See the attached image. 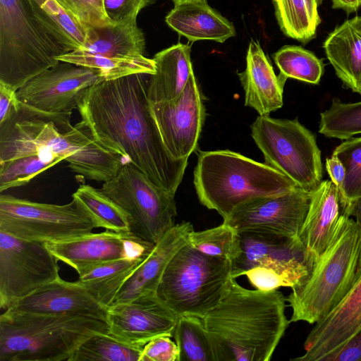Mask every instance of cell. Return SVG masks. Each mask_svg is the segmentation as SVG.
Returning a JSON list of instances; mask_svg holds the SVG:
<instances>
[{
	"label": "cell",
	"instance_id": "e575fe53",
	"mask_svg": "<svg viewBox=\"0 0 361 361\" xmlns=\"http://www.w3.org/2000/svg\"><path fill=\"white\" fill-rule=\"evenodd\" d=\"M273 58L280 71L279 76L285 81L293 78L318 85L324 72V59L300 46L286 45L276 51Z\"/></svg>",
	"mask_w": 361,
	"mask_h": 361
},
{
	"label": "cell",
	"instance_id": "d4e9b609",
	"mask_svg": "<svg viewBox=\"0 0 361 361\" xmlns=\"http://www.w3.org/2000/svg\"><path fill=\"white\" fill-rule=\"evenodd\" d=\"M156 71L149 75L147 96L151 104L171 101L178 97L193 72L190 47L178 43L157 53L153 58Z\"/></svg>",
	"mask_w": 361,
	"mask_h": 361
},
{
	"label": "cell",
	"instance_id": "f1b7e54d",
	"mask_svg": "<svg viewBox=\"0 0 361 361\" xmlns=\"http://www.w3.org/2000/svg\"><path fill=\"white\" fill-rule=\"evenodd\" d=\"M148 256L123 257L102 263L79 276L78 280L109 308L126 280Z\"/></svg>",
	"mask_w": 361,
	"mask_h": 361
},
{
	"label": "cell",
	"instance_id": "ab89813d",
	"mask_svg": "<svg viewBox=\"0 0 361 361\" xmlns=\"http://www.w3.org/2000/svg\"><path fill=\"white\" fill-rule=\"evenodd\" d=\"M59 162L39 154L25 156L0 163V192L27 184L38 174Z\"/></svg>",
	"mask_w": 361,
	"mask_h": 361
},
{
	"label": "cell",
	"instance_id": "4316f807",
	"mask_svg": "<svg viewBox=\"0 0 361 361\" xmlns=\"http://www.w3.org/2000/svg\"><path fill=\"white\" fill-rule=\"evenodd\" d=\"M145 38L137 20L102 27H87V39L81 51L108 56H144Z\"/></svg>",
	"mask_w": 361,
	"mask_h": 361
},
{
	"label": "cell",
	"instance_id": "7dc6e473",
	"mask_svg": "<svg viewBox=\"0 0 361 361\" xmlns=\"http://www.w3.org/2000/svg\"><path fill=\"white\" fill-rule=\"evenodd\" d=\"M334 9H342L347 13L356 12L361 7V0H331Z\"/></svg>",
	"mask_w": 361,
	"mask_h": 361
},
{
	"label": "cell",
	"instance_id": "6da1fadb",
	"mask_svg": "<svg viewBox=\"0 0 361 361\" xmlns=\"http://www.w3.org/2000/svg\"><path fill=\"white\" fill-rule=\"evenodd\" d=\"M149 77L137 73L95 84L77 109L95 142L175 196L188 159H173L163 142L147 96Z\"/></svg>",
	"mask_w": 361,
	"mask_h": 361
},
{
	"label": "cell",
	"instance_id": "2e32d148",
	"mask_svg": "<svg viewBox=\"0 0 361 361\" xmlns=\"http://www.w3.org/2000/svg\"><path fill=\"white\" fill-rule=\"evenodd\" d=\"M45 245L55 257L74 269L79 276L109 261L123 257L148 256L155 244L145 241L130 232L106 230Z\"/></svg>",
	"mask_w": 361,
	"mask_h": 361
},
{
	"label": "cell",
	"instance_id": "52a82bcc",
	"mask_svg": "<svg viewBox=\"0 0 361 361\" xmlns=\"http://www.w3.org/2000/svg\"><path fill=\"white\" fill-rule=\"evenodd\" d=\"M66 53L35 17L27 0H0V82L17 91Z\"/></svg>",
	"mask_w": 361,
	"mask_h": 361
},
{
	"label": "cell",
	"instance_id": "7402d4cb",
	"mask_svg": "<svg viewBox=\"0 0 361 361\" xmlns=\"http://www.w3.org/2000/svg\"><path fill=\"white\" fill-rule=\"evenodd\" d=\"M245 93V106L259 116H269L281 108L286 83L276 75L258 42L251 39L246 56V68L238 73Z\"/></svg>",
	"mask_w": 361,
	"mask_h": 361
},
{
	"label": "cell",
	"instance_id": "cb8c5ba5",
	"mask_svg": "<svg viewBox=\"0 0 361 361\" xmlns=\"http://www.w3.org/2000/svg\"><path fill=\"white\" fill-rule=\"evenodd\" d=\"M323 48L343 86L361 94V16L336 27Z\"/></svg>",
	"mask_w": 361,
	"mask_h": 361
},
{
	"label": "cell",
	"instance_id": "1f68e13d",
	"mask_svg": "<svg viewBox=\"0 0 361 361\" xmlns=\"http://www.w3.org/2000/svg\"><path fill=\"white\" fill-rule=\"evenodd\" d=\"M314 264L308 258H275L264 261L247 270L250 283L260 290L292 288L306 276Z\"/></svg>",
	"mask_w": 361,
	"mask_h": 361
},
{
	"label": "cell",
	"instance_id": "bcb514c9",
	"mask_svg": "<svg viewBox=\"0 0 361 361\" xmlns=\"http://www.w3.org/2000/svg\"><path fill=\"white\" fill-rule=\"evenodd\" d=\"M325 166L331 178V180L337 186L340 191L345 178V167L343 163L334 155L326 159Z\"/></svg>",
	"mask_w": 361,
	"mask_h": 361
},
{
	"label": "cell",
	"instance_id": "d6986e66",
	"mask_svg": "<svg viewBox=\"0 0 361 361\" xmlns=\"http://www.w3.org/2000/svg\"><path fill=\"white\" fill-rule=\"evenodd\" d=\"M8 309L105 319L108 312V307L99 302L79 280L71 282L61 277L16 301Z\"/></svg>",
	"mask_w": 361,
	"mask_h": 361
},
{
	"label": "cell",
	"instance_id": "4fadbf2b",
	"mask_svg": "<svg viewBox=\"0 0 361 361\" xmlns=\"http://www.w3.org/2000/svg\"><path fill=\"white\" fill-rule=\"evenodd\" d=\"M312 192L298 187L275 195L250 200L224 219L238 233H261L298 238L307 216Z\"/></svg>",
	"mask_w": 361,
	"mask_h": 361
},
{
	"label": "cell",
	"instance_id": "7c38bea8",
	"mask_svg": "<svg viewBox=\"0 0 361 361\" xmlns=\"http://www.w3.org/2000/svg\"><path fill=\"white\" fill-rule=\"evenodd\" d=\"M58 262L45 243L0 231L1 309L59 279Z\"/></svg>",
	"mask_w": 361,
	"mask_h": 361
},
{
	"label": "cell",
	"instance_id": "484cf974",
	"mask_svg": "<svg viewBox=\"0 0 361 361\" xmlns=\"http://www.w3.org/2000/svg\"><path fill=\"white\" fill-rule=\"evenodd\" d=\"M239 233L241 252L232 262L233 279L243 276L247 270L270 259L304 257L314 259L308 255L298 237L290 238L252 232Z\"/></svg>",
	"mask_w": 361,
	"mask_h": 361
},
{
	"label": "cell",
	"instance_id": "9c48e42d",
	"mask_svg": "<svg viewBox=\"0 0 361 361\" xmlns=\"http://www.w3.org/2000/svg\"><path fill=\"white\" fill-rule=\"evenodd\" d=\"M250 128L265 164L305 191L312 192L319 187L323 177L321 151L314 134L298 118L259 116Z\"/></svg>",
	"mask_w": 361,
	"mask_h": 361
},
{
	"label": "cell",
	"instance_id": "ba28073f",
	"mask_svg": "<svg viewBox=\"0 0 361 361\" xmlns=\"http://www.w3.org/2000/svg\"><path fill=\"white\" fill-rule=\"evenodd\" d=\"M232 262L207 255L188 243L169 262L157 286V297L177 316L202 318L226 294Z\"/></svg>",
	"mask_w": 361,
	"mask_h": 361
},
{
	"label": "cell",
	"instance_id": "9a60e30c",
	"mask_svg": "<svg viewBox=\"0 0 361 361\" xmlns=\"http://www.w3.org/2000/svg\"><path fill=\"white\" fill-rule=\"evenodd\" d=\"M150 106L169 153L175 159H188L197 149L206 116L194 73L178 97Z\"/></svg>",
	"mask_w": 361,
	"mask_h": 361
},
{
	"label": "cell",
	"instance_id": "d6a6232c",
	"mask_svg": "<svg viewBox=\"0 0 361 361\" xmlns=\"http://www.w3.org/2000/svg\"><path fill=\"white\" fill-rule=\"evenodd\" d=\"M90 216L97 228L114 232H130V221L126 212L101 190L81 184L72 195Z\"/></svg>",
	"mask_w": 361,
	"mask_h": 361
},
{
	"label": "cell",
	"instance_id": "7a4b0ae2",
	"mask_svg": "<svg viewBox=\"0 0 361 361\" xmlns=\"http://www.w3.org/2000/svg\"><path fill=\"white\" fill-rule=\"evenodd\" d=\"M71 114L45 112L20 102L18 111L0 124V163L39 154L66 161L83 179L105 182L114 178L124 159L95 142L82 121L73 126Z\"/></svg>",
	"mask_w": 361,
	"mask_h": 361
},
{
	"label": "cell",
	"instance_id": "8992f818",
	"mask_svg": "<svg viewBox=\"0 0 361 361\" xmlns=\"http://www.w3.org/2000/svg\"><path fill=\"white\" fill-rule=\"evenodd\" d=\"M361 273V227L348 217L336 238L317 258L308 274L286 298L290 322L313 324L348 294Z\"/></svg>",
	"mask_w": 361,
	"mask_h": 361
},
{
	"label": "cell",
	"instance_id": "681fc988",
	"mask_svg": "<svg viewBox=\"0 0 361 361\" xmlns=\"http://www.w3.org/2000/svg\"><path fill=\"white\" fill-rule=\"evenodd\" d=\"M171 1L174 3V4H176L178 3L189 1H192V0H171Z\"/></svg>",
	"mask_w": 361,
	"mask_h": 361
},
{
	"label": "cell",
	"instance_id": "44dd1931",
	"mask_svg": "<svg viewBox=\"0 0 361 361\" xmlns=\"http://www.w3.org/2000/svg\"><path fill=\"white\" fill-rule=\"evenodd\" d=\"M193 226L190 222L175 224L156 244L118 292L111 305L129 302L141 295L156 293L165 269L176 252L188 243Z\"/></svg>",
	"mask_w": 361,
	"mask_h": 361
},
{
	"label": "cell",
	"instance_id": "30bf717a",
	"mask_svg": "<svg viewBox=\"0 0 361 361\" xmlns=\"http://www.w3.org/2000/svg\"><path fill=\"white\" fill-rule=\"evenodd\" d=\"M100 190L126 212L130 232L139 238L156 244L175 225L174 196L130 163L124 164Z\"/></svg>",
	"mask_w": 361,
	"mask_h": 361
},
{
	"label": "cell",
	"instance_id": "277c9868",
	"mask_svg": "<svg viewBox=\"0 0 361 361\" xmlns=\"http://www.w3.org/2000/svg\"><path fill=\"white\" fill-rule=\"evenodd\" d=\"M109 331L105 319L7 309L0 315V361H68L87 338Z\"/></svg>",
	"mask_w": 361,
	"mask_h": 361
},
{
	"label": "cell",
	"instance_id": "ee69618b",
	"mask_svg": "<svg viewBox=\"0 0 361 361\" xmlns=\"http://www.w3.org/2000/svg\"><path fill=\"white\" fill-rule=\"evenodd\" d=\"M320 361H361V330Z\"/></svg>",
	"mask_w": 361,
	"mask_h": 361
},
{
	"label": "cell",
	"instance_id": "ffe728a7",
	"mask_svg": "<svg viewBox=\"0 0 361 361\" xmlns=\"http://www.w3.org/2000/svg\"><path fill=\"white\" fill-rule=\"evenodd\" d=\"M345 209L338 188L331 180H322L312 192L298 238L314 261L332 243L345 220L350 217Z\"/></svg>",
	"mask_w": 361,
	"mask_h": 361
},
{
	"label": "cell",
	"instance_id": "c3c4849f",
	"mask_svg": "<svg viewBox=\"0 0 361 361\" xmlns=\"http://www.w3.org/2000/svg\"><path fill=\"white\" fill-rule=\"evenodd\" d=\"M345 213L361 227V197L349 202L345 207Z\"/></svg>",
	"mask_w": 361,
	"mask_h": 361
},
{
	"label": "cell",
	"instance_id": "7bdbcfd3",
	"mask_svg": "<svg viewBox=\"0 0 361 361\" xmlns=\"http://www.w3.org/2000/svg\"><path fill=\"white\" fill-rule=\"evenodd\" d=\"M171 336L162 335L148 341L142 350L140 361H179V349Z\"/></svg>",
	"mask_w": 361,
	"mask_h": 361
},
{
	"label": "cell",
	"instance_id": "5b68a950",
	"mask_svg": "<svg viewBox=\"0 0 361 361\" xmlns=\"http://www.w3.org/2000/svg\"><path fill=\"white\" fill-rule=\"evenodd\" d=\"M193 183L200 202L228 218L254 198L289 192L295 183L264 163L228 150L200 151Z\"/></svg>",
	"mask_w": 361,
	"mask_h": 361
},
{
	"label": "cell",
	"instance_id": "f546056e",
	"mask_svg": "<svg viewBox=\"0 0 361 361\" xmlns=\"http://www.w3.org/2000/svg\"><path fill=\"white\" fill-rule=\"evenodd\" d=\"M275 16L282 32L307 44L317 36L321 23L318 7L322 0H272Z\"/></svg>",
	"mask_w": 361,
	"mask_h": 361
},
{
	"label": "cell",
	"instance_id": "74e56055",
	"mask_svg": "<svg viewBox=\"0 0 361 361\" xmlns=\"http://www.w3.org/2000/svg\"><path fill=\"white\" fill-rule=\"evenodd\" d=\"M319 133L329 138L346 140L361 134V101L343 103L337 98L320 113Z\"/></svg>",
	"mask_w": 361,
	"mask_h": 361
},
{
	"label": "cell",
	"instance_id": "60d3db41",
	"mask_svg": "<svg viewBox=\"0 0 361 361\" xmlns=\"http://www.w3.org/2000/svg\"><path fill=\"white\" fill-rule=\"evenodd\" d=\"M86 26L102 27L109 24L102 0H56Z\"/></svg>",
	"mask_w": 361,
	"mask_h": 361
},
{
	"label": "cell",
	"instance_id": "5bb4252c",
	"mask_svg": "<svg viewBox=\"0 0 361 361\" xmlns=\"http://www.w3.org/2000/svg\"><path fill=\"white\" fill-rule=\"evenodd\" d=\"M104 80L97 70L59 61L27 81L17 90V97L39 111L72 112L84 91Z\"/></svg>",
	"mask_w": 361,
	"mask_h": 361
},
{
	"label": "cell",
	"instance_id": "f35d334b",
	"mask_svg": "<svg viewBox=\"0 0 361 361\" xmlns=\"http://www.w3.org/2000/svg\"><path fill=\"white\" fill-rule=\"evenodd\" d=\"M346 170L345 178L339 191L345 207L361 197V137L344 140L334 150Z\"/></svg>",
	"mask_w": 361,
	"mask_h": 361
},
{
	"label": "cell",
	"instance_id": "b9f144b4",
	"mask_svg": "<svg viewBox=\"0 0 361 361\" xmlns=\"http://www.w3.org/2000/svg\"><path fill=\"white\" fill-rule=\"evenodd\" d=\"M155 0H102L104 14L110 23L117 24L137 20L142 9Z\"/></svg>",
	"mask_w": 361,
	"mask_h": 361
},
{
	"label": "cell",
	"instance_id": "e0dca14e",
	"mask_svg": "<svg viewBox=\"0 0 361 361\" xmlns=\"http://www.w3.org/2000/svg\"><path fill=\"white\" fill-rule=\"evenodd\" d=\"M178 317L156 293L137 297L108 308L109 334L130 345L144 347L159 336H173Z\"/></svg>",
	"mask_w": 361,
	"mask_h": 361
},
{
	"label": "cell",
	"instance_id": "836d02e7",
	"mask_svg": "<svg viewBox=\"0 0 361 361\" xmlns=\"http://www.w3.org/2000/svg\"><path fill=\"white\" fill-rule=\"evenodd\" d=\"M172 337L179 349V361H217L202 318L178 316Z\"/></svg>",
	"mask_w": 361,
	"mask_h": 361
},
{
	"label": "cell",
	"instance_id": "f6af8a7d",
	"mask_svg": "<svg viewBox=\"0 0 361 361\" xmlns=\"http://www.w3.org/2000/svg\"><path fill=\"white\" fill-rule=\"evenodd\" d=\"M20 104L17 91L0 82V124L13 116L18 111Z\"/></svg>",
	"mask_w": 361,
	"mask_h": 361
},
{
	"label": "cell",
	"instance_id": "8fae6325",
	"mask_svg": "<svg viewBox=\"0 0 361 361\" xmlns=\"http://www.w3.org/2000/svg\"><path fill=\"white\" fill-rule=\"evenodd\" d=\"M97 228L75 200L59 205L0 195V231L29 241L51 243L92 233Z\"/></svg>",
	"mask_w": 361,
	"mask_h": 361
},
{
	"label": "cell",
	"instance_id": "8d00e7d4",
	"mask_svg": "<svg viewBox=\"0 0 361 361\" xmlns=\"http://www.w3.org/2000/svg\"><path fill=\"white\" fill-rule=\"evenodd\" d=\"M188 241L190 245L207 255L224 258L232 262L241 252L240 233L224 222L203 231L192 230L189 233Z\"/></svg>",
	"mask_w": 361,
	"mask_h": 361
},
{
	"label": "cell",
	"instance_id": "ac0fdd59",
	"mask_svg": "<svg viewBox=\"0 0 361 361\" xmlns=\"http://www.w3.org/2000/svg\"><path fill=\"white\" fill-rule=\"evenodd\" d=\"M361 330V273L343 299L315 323L304 343L305 353L294 361H320Z\"/></svg>",
	"mask_w": 361,
	"mask_h": 361
},
{
	"label": "cell",
	"instance_id": "3957f363",
	"mask_svg": "<svg viewBox=\"0 0 361 361\" xmlns=\"http://www.w3.org/2000/svg\"><path fill=\"white\" fill-rule=\"evenodd\" d=\"M232 279L219 304L202 318L217 361H269L290 320L278 289H248Z\"/></svg>",
	"mask_w": 361,
	"mask_h": 361
},
{
	"label": "cell",
	"instance_id": "4dcf8cb0",
	"mask_svg": "<svg viewBox=\"0 0 361 361\" xmlns=\"http://www.w3.org/2000/svg\"><path fill=\"white\" fill-rule=\"evenodd\" d=\"M57 60L98 71L104 80H111L127 75L155 73L154 59L145 56H108L75 50L57 57Z\"/></svg>",
	"mask_w": 361,
	"mask_h": 361
},
{
	"label": "cell",
	"instance_id": "d590c367",
	"mask_svg": "<svg viewBox=\"0 0 361 361\" xmlns=\"http://www.w3.org/2000/svg\"><path fill=\"white\" fill-rule=\"evenodd\" d=\"M142 349L121 342L109 333H100L85 341L68 361H140Z\"/></svg>",
	"mask_w": 361,
	"mask_h": 361
},
{
	"label": "cell",
	"instance_id": "603a6c76",
	"mask_svg": "<svg viewBox=\"0 0 361 361\" xmlns=\"http://www.w3.org/2000/svg\"><path fill=\"white\" fill-rule=\"evenodd\" d=\"M166 23L189 41L212 40L223 43L236 34L233 25L212 8L207 0L174 4Z\"/></svg>",
	"mask_w": 361,
	"mask_h": 361
},
{
	"label": "cell",
	"instance_id": "83f0119b",
	"mask_svg": "<svg viewBox=\"0 0 361 361\" xmlns=\"http://www.w3.org/2000/svg\"><path fill=\"white\" fill-rule=\"evenodd\" d=\"M35 17L67 51L83 49L87 27L56 0H27Z\"/></svg>",
	"mask_w": 361,
	"mask_h": 361
}]
</instances>
